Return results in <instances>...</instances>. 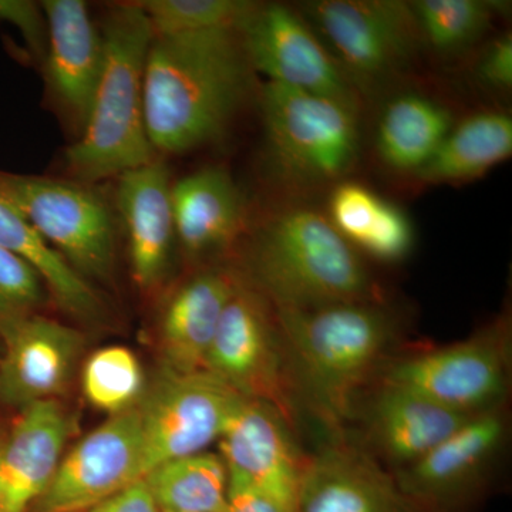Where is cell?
Segmentation results:
<instances>
[{
  "label": "cell",
  "mask_w": 512,
  "mask_h": 512,
  "mask_svg": "<svg viewBox=\"0 0 512 512\" xmlns=\"http://www.w3.org/2000/svg\"><path fill=\"white\" fill-rule=\"evenodd\" d=\"M249 67L239 30L154 35L144 117L156 153H185L217 140L247 96Z\"/></svg>",
  "instance_id": "6da1fadb"
},
{
  "label": "cell",
  "mask_w": 512,
  "mask_h": 512,
  "mask_svg": "<svg viewBox=\"0 0 512 512\" xmlns=\"http://www.w3.org/2000/svg\"><path fill=\"white\" fill-rule=\"evenodd\" d=\"M275 311L303 407L333 437L345 436L357 400L403 350L399 319L383 301Z\"/></svg>",
  "instance_id": "7a4b0ae2"
},
{
  "label": "cell",
  "mask_w": 512,
  "mask_h": 512,
  "mask_svg": "<svg viewBox=\"0 0 512 512\" xmlns=\"http://www.w3.org/2000/svg\"><path fill=\"white\" fill-rule=\"evenodd\" d=\"M104 64L92 109L76 143L67 148V171L92 185L156 160L144 117V69L154 30L137 3L111 9L101 30Z\"/></svg>",
  "instance_id": "3957f363"
},
{
  "label": "cell",
  "mask_w": 512,
  "mask_h": 512,
  "mask_svg": "<svg viewBox=\"0 0 512 512\" xmlns=\"http://www.w3.org/2000/svg\"><path fill=\"white\" fill-rule=\"evenodd\" d=\"M247 266L245 279L278 309L383 301L356 248L311 208L281 212L259 229Z\"/></svg>",
  "instance_id": "277c9868"
},
{
  "label": "cell",
  "mask_w": 512,
  "mask_h": 512,
  "mask_svg": "<svg viewBox=\"0 0 512 512\" xmlns=\"http://www.w3.org/2000/svg\"><path fill=\"white\" fill-rule=\"evenodd\" d=\"M205 370L247 399L269 404L298 433L303 407L274 305L244 276L225 306Z\"/></svg>",
  "instance_id": "5b68a950"
},
{
  "label": "cell",
  "mask_w": 512,
  "mask_h": 512,
  "mask_svg": "<svg viewBox=\"0 0 512 512\" xmlns=\"http://www.w3.org/2000/svg\"><path fill=\"white\" fill-rule=\"evenodd\" d=\"M510 313L470 338L394 355L376 382L396 384L453 412L476 416L507 403L511 382Z\"/></svg>",
  "instance_id": "8992f818"
},
{
  "label": "cell",
  "mask_w": 512,
  "mask_h": 512,
  "mask_svg": "<svg viewBox=\"0 0 512 512\" xmlns=\"http://www.w3.org/2000/svg\"><path fill=\"white\" fill-rule=\"evenodd\" d=\"M0 198L86 281H111L116 262L113 214L89 184L0 170Z\"/></svg>",
  "instance_id": "52a82bcc"
},
{
  "label": "cell",
  "mask_w": 512,
  "mask_h": 512,
  "mask_svg": "<svg viewBox=\"0 0 512 512\" xmlns=\"http://www.w3.org/2000/svg\"><path fill=\"white\" fill-rule=\"evenodd\" d=\"M262 110L269 146L288 173L335 180L355 163L359 131L353 104L266 82Z\"/></svg>",
  "instance_id": "ba28073f"
},
{
  "label": "cell",
  "mask_w": 512,
  "mask_h": 512,
  "mask_svg": "<svg viewBox=\"0 0 512 512\" xmlns=\"http://www.w3.org/2000/svg\"><path fill=\"white\" fill-rule=\"evenodd\" d=\"M245 397L217 376L175 372L165 367L138 402L143 431L140 474L175 458L202 453L220 440Z\"/></svg>",
  "instance_id": "9c48e42d"
},
{
  "label": "cell",
  "mask_w": 512,
  "mask_h": 512,
  "mask_svg": "<svg viewBox=\"0 0 512 512\" xmlns=\"http://www.w3.org/2000/svg\"><path fill=\"white\" fill-rule=\"evenodd\" d=\"M507 406L470 417L412 466L393 471L404 494L427 512H461L473 504L507 446Z\"/></svg>",
  "instance_id": "30bf717a"
},
{
  "label": "cell",
  "mask_w": 512,
  "mask_h": 512,
  "mask_svg": "<svg viewBox=\"0 0 512 512\" xmlns=\"http://www.w3.org/2000/svg\"><path fill=\"white\" fill-rule=\"evenodd\" d=\"M143 431L138 403L87 434L62 458L30 512H87L140 480Z\"/></svg>",
  "instance_id": "8fae6325"
},
{
  "label": "cell",
  "mask_w": 512,
  "mask_h": 512,
  "mask_svg": "<svg viewBox=\"0 0 512 512\" xmlns=\"http://www.w3.org/2000/svg\"><path fill=\"white\" fill-rule=\"evenodd\" d=\"M306 16L328 40L343 70L379 77L406 66L420 32L409 3L396 0H319Z\"/></svg>",
  "instance_id": "7c38bea8"
},
{
  "label": "cell",
  "mask_w": 512,
  "mask_h": 512,
  "mask_svg": "<svg viewBox=\"0 0 512 512\" xmlns=\"http://www.w3.org/2000/svg\"><path fill=\"white\" fill-rule=\"evenodd\" d=\"M249 66L305 92L322 94L356 106L345 70L301 16L284 5L258 6L241 30Z\"/></svg>",
  "instance_id": "4fadbf2b"
},
{
  "label": "cell",
  "mask_w": 512,
  "mask_h": 512,
  "mask_svg": "<svg viewBox=\"0 0 512 512\" xmlns=\"http://www.w3.org/2000/svg\"><path fill=\"white\" fill-rule=\"evenodd\" d=\"M293 512H427L392 471L348 437L308 454Z\"/></svg>",
  "instance_id": "5bb4252c"
},
{
  "label": "cell",
  "mask_w": 512,
  "mask_h": 512,
  "mask_svg": "<svg viewBox=\"0 0 512 512\" xmlns=\"http://www.w3.org/2000/svg\"><path fill=\"white\" fill-rule=\"evenodd\" d=\"M359 413L362 440L355 443L392 473L412 466L473 417L383 382L360 396L353 416Z\"/></svg>",
  "instance_id": "9a60e30c"
},
{
  "label": "cell",
  "mask_w": 512,
  "mask_h": 512,
  "mask_svg": "<svg viewBox=\"0 0 512 512\" xmlns=\"http://www.w3.org/2000/svg\"><path fill=\"white\" fill-rule=\"evenodd\" d=\"M0 340V403L19 410L63 392L83 345L76 329L35 313L0 318Z\"/></svg>",
  "instance_id": "2e32d148"
},
{
  "label": "cell",
  "mask_w": 512,
  "mask_h": 512,
  "mask_svg": "<svg viewBox=\"0 0 512 512\" xmlns=\"http://www.w3.org/2000/svg\"><path fill=\"white\" fill-rule=\"evenodd\" d=\"M293 436L274 407L245 397L220 437L228 480L264 491L293 508L308 460Z\"/></svg>",
  "instance_id": "e0dca14e"
},
{
  "label": "cell",
  "mask_w": 512,
  "mask_h": 512,
  "mask_svg": "<svg viewBox=\"0 0 512 512\" xmlns=\"http://www.w3.org/2000/svg\"><path fill=\"white\" fill-rule=\"evenodd\" d=\"M40 5L47 22L43 66L50 94L82 133L103 72V36L82 0H45Z\"/></svg>",
  "instance_id": "ac0fdd59"
},
{
  "label": "cell",
  "mask_w": 512,
  "mask_h": 512,
  "mask_svg": "<svg viewBox=\"0 0 512 512\" xmlns=\"http://www.w3.org/2000/svg\"><path fill=\"white\" fill-rule=\"evenodd\" d=\"M72 421L56 400L20 409L0 443V512H29L62 461Z\"/></svg>",
  "instance_id": "d6986e66"
},
{
  "label": "cell",
  "mask_w": 512,
  "mask_h": 512,
  "mask_svg": "<svg viewBox=\"0 0 512 512\" xmlns=\"http://www.w3.org/2000/svg\"><path fill=\"white\" fill-rule=\"evenodd\" d=\"M170 170L160 158L119 175L117 208L126 228L134 281L156 288L170 266L175 239Z\"/></svg>",
  "instance_id": "ffe728a7"
},
{
  "label": "cell",
  "mask_w": 512,
  "mask_h": 512,
  "mask_svg": "<svg viewBox=\"0 0 512 512\" xmlns=\"http://www.w3.org/2000/svg\"><path fill=\"white\" fill-rule=\"evenodd\" d=\"M241 276L224 268L205 269L173 293L160 320L165 367L183 373L205 370L222 313Z\"/></svg>",
  "instance_id": "44dd1931"
},
{
  "label": "cell",
  "mask_w": 512,
  "mask_h": 512,
  "mask_svg": "<svg viewBox=\"0 0 512 512\" xmlns=\"http://www.w3.org/2000/svg\"><path fill=\"white\" fill-rule=\"evenodd\" d=\"M175 238L190 258L218 254L245 228V201L227 170L204 168L173 183Z\"/></svg>",
  "instance_id": "7402d4cb"
},
{
  "label": "cell",
  "mask_w": 512,
  "mask_h": 512,
  "mask_svg": "<svg viewBox=\"0 0 512 512\" xmlns=\"http://www.w3.org/2000/svg\"><path fill=\"white\" fill-rule=\"evenodd\" d=\"M329 220L353 248L379 261H402L412 251V221L399 207L363 185L336 187L330 195Z\"/></svg>",
  "instance_id": "603a6c76"
},
{
  "label": "cell",
  "mask_w": 512,
  "mask_h": 512,
  "mask_svg": "<svg viewBox=\"0 0 512 512\" xmlns=\"http://www.w3.org/2000/svg\"><path fill=\"white\" fill-rule=\"evenodd\" d=\"M0 245L35 269L64 311L87 322L103 318L106 306L93 285L77 274L3 198H0Z\"/></svg>",
  "instance_id": "cb8c5ba5"
},
{
  "label": "cell",
  "mask_w": 512,
  "mask_h": 512,
  "mask_svg": "<svg viewBox=\"0 0 512 512\" xmlns=\"http://www.w3.org/2000/svg\"><path fill=\"white\" fill-rule=\"evenodd\" d=\"M512 153V120L504 113L476 114L451 128L429 163L416 173L426 184H461L483 177Z\"/></svg>",
  "instance_id": "d4e9b609"
},
{
  "label": "cell",
  "mask_w": 512,
  "mask_h": 512,
  "mask_svg": "<svg viewBox=\"0 0 512 512\" xmlns=\"http://www.w3.org/2000/svg\"><path fill=\"white\" fill-rule=\"evenodd\" d=\"M451 130V114L437 101L403 94L384 110L377 150L384 163L402 173H419Z\"/></svg>",
  "instance_id": "484cf974"
},
{
  "label": "cell",
  "mask_w": 512,
  "mask_h": 512,
  "mask_svg": "<svg viewBox=\"0 0 512 512\" xmlns=\"http://www.w3.org/2000/svg\"><path fill=\"white\" fill-rule=\"evenodd\" d=\"M161 512H222L228 471L221 456L191 454L160 464L144 477Z\"/></svg>",
  "instance_id": "4316f807"
},
{
  "label": "cell",
  "mask_w": 512,
  "mask_h": 512,
  "mask_svg": "<svg viewBox=\"0 0 512 512\" xmlns=\"http://www.w3.org/2000/svg\"><path fill=\"white\" fill-rule=\"evenodd\" d=\"M420 36L440 52L476 42L493 19L494 3L483 0H417L409 3Z\"/></svg>",
  "instance_id": "83f0119b"
},
{
  "label": "cell",
  "mask_w": 512,
  "mask_h": 512,
  "mask_svg": "<svg viewBox=\"0 0 512 512\" xmlns=\"http://www.w3.org/2000/svg\"><path fill=\"white\" fill-rule=\"evenodd\" d=\"M154 35L241 30L258 5L245 0H146L136 2Z\"/></svg>",
  "instance_id": "f1b7e54d"
},
{
  "label": "cell",
  "mask_w": 512,
  "mask_h": 512,
  "mask_svg": "<svg viewBox=\"0 0 512 512\" xmlns=\"http://www.w3.org/2000/svg\"><path fill=\"white\" fill-rule=\"evenodd\" d=\"M143 384V370L136 355L121 346L97 350L84 366L87 400L111 416L136 406Z\"/></svg>",
  "instance_id": "f546056e"
},
{
  "label": "cell",
  "mask_w": 512,
  "mask_h": 512,
  "mask_svg": "<svg viewBox=\"0 0 512 512\" xmlns=\"http://www.w3.org/2000/svg\"><path fill=\"white\" fill-rule=\"evenodd\" d=\"M45 291L35 269L0 245V318L35 313L45 302Z\"/></svg>",
  "instance_id": "4dcf8cb0"
},
{
  "label": "cell",
  "mask_w": 512,
  "mask_h": 512,
  "mask_svg": "<svg viewBox=\"0 0 512 512\" xmlns=\"http://www.w3.org/2000/svg\"><path fill=\"white\" fill-rule=\"evenodd\" d=\"M0 20L15 26L25 40L30 55L45 63L47 22L42 5L29 0H0Z\"/></svg>",
  "instance_id": "1f68e13d"
},
{
  "label": "cell",
  "mask_w": 512,
  "mask_h": 512,
  "mask_svg": "<svg viewBox=\"0 0 512 512\" xmlns=\"http://www.w3.org/2000/svg\"><path fill=\"white\" fill-rule=\"evenodd\" d=\"M478 77L494 89L512 86V37L510 33L491 43L478 66Z\"/></svg>",
  "instance_id": "d6a6232c"
},
{
  "label": "cell",
  "mask_w": 512,
  "mask_h": 512,
  "mask_svg": "<svg viewBox=\"0 0 512 512\" xmlns=\"http://www.w3.org/2000/svg\"><path fill=\"white\" fill-rule=\"evenodd\" d=\"M222 512H293V508L264 491L228 480L227 504Z\"/></svg>",
  "instance_id": "836d02e7"
},
{
  "label": "cell",
  "mask_w": 512,
  "mask_h": 512,
  "mask_svg": "<svg viewBox=\"0 0 512 512\" xmlns=\"http://www.w3.org/2000/svg\"><path fill=\"white\" fill-rule=\"evenodd\" d=\"M87 512H161L144 478L101 501Z\"/></svg>",
  "instance_id": "e575fe53"
}]
</instances>
